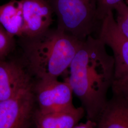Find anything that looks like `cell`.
Masks as SVG:
<instances>
[{
    "label": "cell",
    "instance_id": "1",
    "mask_svg": "<svg viewBox=\"0 0 128 128\" xmlns=\"http://www.w3.org/2000/svg\"><path fill=\"white\" fill-rule=\"evenodd\" d=\"M114 60L105 44L89 36L82 40L65 79L80 101L87 120L96 122L107 102V95L114 79Z\"/></svg>",
    "mask_w": 128,
    "mask_h": 128
},
{
    "label": "cell",
    "instance_id": "2",
    "mask_svg": "<svg viewBox=\"0 0 128 128\" xmlns=\"http://www.w3.org/2000/svg\"><path fill=\"white\" fill-rule=\"evenodd\" d=\"M29 40L27 66L37 79L58 78L65 73L82 42L58 28Z\"/></svg>",
    "mask_w": 128,
    "mask_h": 128
},
{
    "label": "cell",
    "instance_id": "3",
    "mask_svg": "<svg viewBox=\"0 0 128 128\" xmlns=\"http://www.w3.org/2000/svg\"><path fill=\"white\" fill-rule=\"evenodd\" d=\"M57 17V28L82 41L101 22L97 18V0H47Z\"/></svg>",
    "mask_w": 128,
    "mask_h": 128
},
{
    "label": "cell",
    "instance_id": "4",
    "mask_svg": "<svg viewBox=\"0 0 128 128\" xmlns=\"http://www.w3.org/2000/svg\"><path fill=\"white\" fill-rule=\"evenodd\" d=\"M33 92L40 111L60 110L74 106L73 92L66 79L61 82L58 78L38 79Z\"/></svg>",
    "mask_w": 128,
    "mask_h": 128
},
{
    "label": "cell",
    "instance_id": "5",
    "mask_svg": "<svg viewBox=\"0 0 128 128\" xmlns=\"http://www.w3.org/2000/svg\"><path fill=\"white\" fill-rule=\"evenodd\" d=\"M113 52L114 60V79L128 76V38L120 32L110 11L102 20L97 37Z\"/></svg>",
    "mask_w": 128,
    "mask_h": 128
},
{
    "label": "cell",
    "instance_id": "6",
    "mask_svg": "<svg viewBox=\"0 0 128 128\" xmlns=\"http://www.w3.org/2000/svg\"><path fill=\"white\" fill-rule=\"evenodd\" d=\"M36 102L33 86L9 99L0 101V128H26Z\"/></svg>",
    "mask_w": 128,
    "mask_h": 128
},
{
    "label": "cell",
    "instance_id": "7",
    "mask_svg": "<svg viewBox=\"0 0 128 128\" xmlns=\"http://www.w3.org/2000/svg\"><path fill=\"white\" fill-rule=\"evenodd\" d=\"M23 10V36L37 37L50 28L54 12L47 0H20Z\"/></svg>",
    "mask_w": 128,
    "mask_h": 128
},
{
    "label": "cell",
    "instance_id": "8",
    "mask_svg": "<svg viewBox=\"0 0 128 128\" xmlns=\"http://www.w3.org/2000/svg\"><path fill=\"white\" fill-rule=\"evenodd\" d=\"M33 86L30 74L22 65L0 61V101L12 98Z\"/></svg>",
    "mask_w": 128,
    "mask_h": 128
},
{
    "label": "cell",
    "instance_id": "9",
    "mask_svg": "<svg viewBox=\"0 0 128 128\" xmlns=\"http://www.w3.org/2000/svg\"><path fill=\"white\" fill-rule=\"evenodd\" d=\"M86 114L82 106L74 105L64 110L42 112L37 110L34 114L35 128H73Z\"/></svg>",
    "mask_w": 128,
    "mask_h": 128
},
{
    "label": "cell",
    "instance_id": "10",
    "mask_svg": "<svg viewBox=\"0 0 128 128\" xmlns=\"http://www.w3.org/2000/svg\"><path fill=\"white\" fill-rule=\"evenodd\" d=\"M96 123L97 128H128V101L113 94Z\"/></svg>",
    "mask_w": 128,
    "mask_h": 128
},
{
    "label": "cell",
    "instance_id": "11",
    "mask_svg": "<svg viewBox=\"0 0 128 128\" xmlns=\"http://www.w3.org/2000/svg\"><path fill=\"white\" fill-rule=\"evenodd\" d=\"M0 25L10 36H23V10L20 0H11L0 5Z\"/></svg>",
    "mask_w": 128,
    "mask_h": 128
},
{
    "label": "cell",
    "instance_id": "12",
    "mask_svg": "<svg viewBox=\"0 0 128 128\" xmlns=\"http://www.w3.org/2000/svg\"><path fill=\"white\" fill-rule=\"evenodd\" d=\"M115 21L117 25L124 35L128 38V5L122 0L115 6Z\"/></svg>",
    "mask_w": 128,
    "mask_h": 128
},
{
    "label": "cell",
    "instance_id": "13",
    "mask_svg": "<svg viewBox=\"0 0 128 128\" xmlns=\"http://www.w3.org/2000/svg\"><path fill=\"white\" fill-rule=\"evenodd\" d=\"M14 38L0 25V61L4 60L14 46Z\"/></svg>",
    "mask_w": 128,
    "mask_h": 128
},
{
    "label": "cell",
    "instance_id": "14",
    "mask_svg": "<svg viewBox=\"0 0 128 128\" xmlns=\"http://www.w3.org/2000/svg\"><path fill=\"white\" fill-rule=\"evenodd\" d=\"M124 0H97V18L101 22L110 11L114 10L115 6Z\"/></svg>",
    "mask_w": 128,
    "mask_h": 128
},
{
    "label": "cell",
    "instance_id": "15",
    "mask_svg": "<svg viewBox=\"0 0 128 128\" xmlns=\"http://www.w3.org/2000/svg\"><path fill=\"white\" fill-rule=\"evenodd\" d=\"M111 88L113 94L128 101V76L114 80Z\"/></svg>",
    "mask_w": 128,
    "mask_h": 128
},
{
    "label": "cell",
    "instance_id": "16",
    "mask_svg": "<svg viewBox=\"0 0 128 128\" xmlns=\"http://www.w3.org/2000/svg\"><path fill=\"white\" fill-rule=\"evenodd\" d=\"M73 128H97V126L96 122L87 120L86 122L78 124Z\"/></svg>",
    "mask_w": 128,
    "mask_h": 128
},
{
    "label": "cell",
    "instance_id": "17",
    "mask_svg": "<svg viewBox=\"0 0 128 128\" xmlns=\"http://www.w3.org/2000/svg\"><path fill=\"white\" fill-rule=\"evenodd\" d=\"M125 3L128 5V0H125Z\"/></svg>",
    "mask_w": 128,
    "mask_h": 128
}]
</instances>
